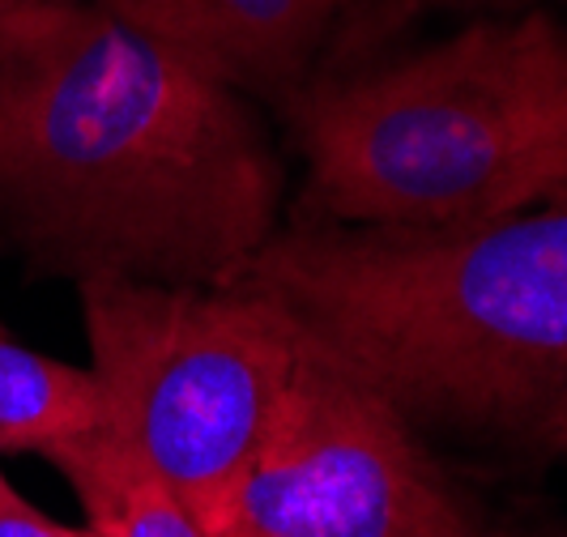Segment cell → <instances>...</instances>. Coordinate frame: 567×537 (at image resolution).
I'll list each match as a JSON object with an SVG mask.
<instances>
[{"label":"cell","instance_id":"6da1fadb","mask_svg":"<svg viewBox=\"0 0 567 537\" xmlns=\"http://www.w3.org/2000/svg\"><path fill=\"white\" fill-rule=\"evenodd\" d=\"M248 99L103 9L0 0V223L82 273L230 286L282 205Z\"/></svg>","mask_w":567,"mask_h":537},{"label":"cell","instance_id":"7a4b0ae2","mask_svg":"<svg viewBox=\"0 0 567 537\" xmlns=\"http://www.w3.org/2000/svg\"><path fill=\"white\" fill-rule=\"evenodd\" d=\"M235 282L410 423L567 448V193L470 227L299 223Z\"/></svg>","mask_w":567,"mask_h":537},{"label":"cell","instance_id":"3957f363","mask_svg":"<svg viewBox=\"0 0 567 537\" xmlns=\"http://www.w3.org/2000/svg\"><path fill=\"white\" fill-rule=\"evenodd\" d=\"M308 163L299 223L470 227L567 193V27L491 18L282 103Z\"/></svg>","mask_w":567,"mask_h":537},{"label":"cell","instance_id":"277c9868","mask_svg":"<svg viewBox=\"0 0 567 537\" xmlns=\"http://www.w3.org/2000/svg\"><path fill=\"white\" fill-rule=\"evenodd\" d=\"M107 426L179 495L200 529L265 440L303 333L248 286L82 273Z\"/></svg>","mask_w":567,"mask_h":537},{"label":"cell","instance_id":"5b68a950","mask_svg":"<svg viewBox=\"0 0 567 537\" xmlns=\"http://www.w3.org/2000/svg\"><path fill=\"white\" fill-rule=\"evenodd\" d=\"M209 537H486L414 423L303 338Z\"/></svg>","mask_w":567,"mask_h":537},{"label":"cell","instance_id":"8992f818","mask_svg":"<svg viewBox=\"0 0 567 537\" xmlns=\"http://www.w3.org/2000/svg\"><path fill=\"white\" fill-rule=\"evenodd\" d=\"M239 94L286 103L308 82L338 0H99Z\"/></svg>","mask_w":567,"mask_h":537},{"label":"cell","instance_id":"52a82bcc","mask_svg":"<svg viewBox=\"0 0 567 537\" xmlns=\"http://www.w3.org/2000/svg\"><path fill=\"white\" fill-rule=\"evenodd\" d=\"M43 456L78 490L90 516V537H209L179 504V495L112 426L56 440Z\"/></svg>","mask_w":567,"mask_h":537},{"label":"cell","instance_id":"ba28073f","mask_svg":"<svg viewBox=\"0 0 567 537\" xmlns=\"http://www.w3.org/2000/svg\"><path fill=\"white\" fill-rule=\"evenodd\" d=\"M99 426H107V393L94 371L56 363L0 333V453H43Z\"/></svg>","mask_w":567,"mask_h":537},{"label":"cell","instance_id":"9c48e42d","mask_svg":"<svg viewBox=\"0 0 567 537\" xmlns=\"http://www.w3.org/2000/svg\"><path fill=\"white\" fill-rule=\"evenodd\" d=\"M0 537H90L78 529H64L56 520H48L39 508H30L27 499L4 482L0 474Z\"/></svg>","mask_w":567,"mask_h":537},{"label":"cell","instance_id":"30bf717a","mask_svg":"<svg viewBox=\"0 0 567 537\" xmlns=\"http://www.w3.org/2000/svg\"><path fill=\"white\" fill-rule=\"evenodd\" d=\"M461 4H504V9H512V4H525V0H461Z\"/></svg>","mask_w":567,"mask_h":537}]
</instances>
